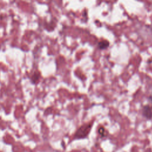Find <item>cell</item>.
Wrapping results in <instances>:
<instances>
[{
	"mask_svg": "<svg viewBox=\"0 0 152 152\" xmlns=\"http://www.w3.org/2000/svg\"><path fill=\"white\" fill-rule=\"evenodd\" d=\"M93 125V121H91L89 123H86L80 126L74 134V139L80 140L87 138L91 131Z\"/></svg>",
	"mask_w": 152,
	"mask_h": 152,
	"instance_id": "1",
	"label": "cell"
},
{
	"mask_svg": "<svg viewBox=\"0 0 152 152\" xmlns=\"http://www.w3.org/2000/svg\"><path fill=\"white\" fill-rule=\"evenodd\" d=\"M142 115L147 119H151L152 118V106L147 104L142 107Z\"/></svg>",
	"mask_w": 152,
	"mask_h": 152,
	"instance_id": "2",
	"label": "cell"
},
{
	"mask_svg": "<svg viewBox=\"0 0 152 152\" xmlns=\"http://www.w3.org/2000/svg\"><path fill=\"white\" fill-rule=\"evenodd\" d=\"M109 46V42L106 40H102L97 43V47L99 49H105Z\"/></svg>",
	"mask_w": 152,
	"mask_h": 152,
	"instance_id": "3",
	"label": "cell"
},
{
	"mask_svg": "<svg viewBox=\"0 0 152 152\" xmlns=\"http://www.w3.org/2000/svg\"><path fill=\"white\" fill-rule=\"evenodd\" d=\"M40 77V74L39 71H36L32 75V77L31 78V81L33 83L36 84L39 81Z\"/></svg>",
	"mask_w": 152,
	"mask_h": 152,
	"instance_id": "4",
	"label": "cell"
},
{
	"mask_svg": "<svg viewBox=\"0 0 152 152\" xmlns=\"http://www.w3.org/2000/svg\"><path fill=\"white\" fill-rule=\"evenodd\" d=\"M98 132L99 134L102 136V137H104L106 136V131L104 129V128L103 127H100L98 129Z\"/></svg>",
	"mask_w": 152,
	"mask_h": 152,
	"instance_id": "5",
	"label": "cell"
}]
</instances>
